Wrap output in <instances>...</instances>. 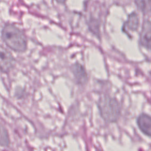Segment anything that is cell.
<instances>
[{
    "instance_id": "7",
    "label": "cell",
    "mask_w": 151,
    "mask_h": 151,
    "mask_svg": "<svg viewBox=\"0 0 151 151\" xmlns=\"http://www.w3.org/2000/svg\"><path fill=\"white\" fill-rule=\"evenodd\" d=\"M73 72L77 81L83 84L87 80V74L84 67L80 63H76L73 66Z\"/></svg>"
},
{
    "instance_id": "2",
    "label": "cell",
    "mask_w": 151,
    "mask_h": 151,
    "mask_svg": "<svg viewBox=\"0 0 151 151\" xmlns=\"http://www.w3.org/2000/svg\"><path fill=\"white\" fill-rule=\"evenodd\" d=\"M97 106L103 119L108 122H116L120 113V106L119 101L113 97L105 96L100 98Z\"/></svg>"
},
{
    "instance_id": "6",
    "label": "cell",
    "mask_w": 151,
    "mask_h": 151,
    "mask_svg": "<svg viewBox=\"0 0 151 151\" xmlns=\"http://www.w3.org/2000/svg\"><path fill=\"white\" fill-rule=\"evenodd\" d=\"M139 19L138 15L136 12L130 13L127 18V19L124 22L123 28L126 32L127 29L130 31H135L139 26Z\"/></svg>"
},
{
    "instance_id": "5",
    "label": "cell",
    "mask_w": 151,
    "mask_h": 151,
    "mask_svg": "<svg viewBox=\"0 0 151 151\" xmlns=\"http://www.w3.org/2000/svg\"><path fill=\"white\" fill-rule=\"evenodd\" d=\"M140 130L146 135L151 136V116L146 113H141L137 119Z\"/></svg>"
},
{
    "instance_id": "4",
    "label": "cell",
    "mask_w": 151,
    "mask_h": 151,
    "mask_svg": "<svg viewBox=\"0 0 151 151\" xmlns=\"http://www.w3.org/2000/svg\"><path fill=\"white\" fill-rule=\"evenodd\" d=\"M140 44L151 50V21L145 20L142 25L140 34Z\"/></svg>"
},
{
    "instance_id": "1",
    "label": "cell",
    "mask_w": 151,
    "mask_h": 151,
    "mask_svg": "<svg viewBox=\"0 0 151 151\" xmlns=\"http://www.w3.org/2000/svg\"><path fill=\"white\" fill-rule=\"evenodd\" d=\"M1 37L5 44L14 51L22 52L27 48V40L24 33L11 24H5L1 31Z\"/></svg>"
},
{
    "instance_id": "3",
    "label": "cell",
    "mask_w": 151,
    "mask_h": 151,
    "mask_svg": "<svg viewBox=\"0 0 151 151\" xmlns=\"http://www.w3.org/2000/svg\"><path fill=\"white\" fill-rule=\"evenodd\" d=\"M15 59L6 48L0 45V71L9 72L15 65Z\"/></svg>"
},
{
    "instance_id": "8",
    "label": "cell",
    "mask_w": 151,
    "mask_h": 151,
    "mask_svg": "<svg viewBox=\"0 0 151 151\" xmlns=\"http://www.w3.org/2000/svg\"><path fill=\"white\" fill-rule=\"evenodd\" d=\"M9 143V138L8 133L5 127L0 123V145L2 146H7Z\"/></svg>"
}]
</instances>
